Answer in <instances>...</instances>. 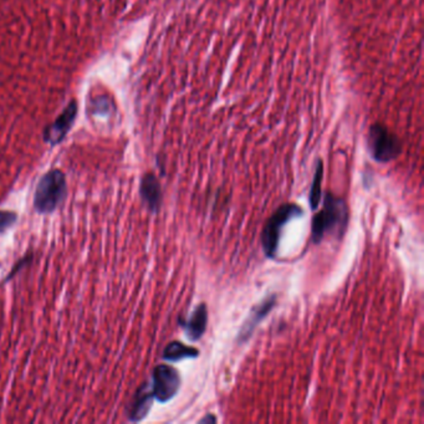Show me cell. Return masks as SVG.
Returning a JSON list of instances; mask_svg holds the SVG:
<instances>
[{"label": "cell", "instance_id": "6da1fadb", "mask_svg": "<svg viewBox=\"0 0 424 424\" xmlns=\"http://www.w3.org/2000/svg\"><path fill=\"white\" fill-rule=\"evenodd\" d=\"M349 207L346 201L331 192L326 193L322 210L311 221V238L314 244H320L326 237L341 239L349 224Z\"/></svg>", "mask_w": 424, "mask_h": 424}, {"label": "cell", "instance_id": "7a4b0ae2", "mask_svg": "<svg viewBox=\"0 0 424 424\" xmlns=\"http://www.w3.org/2000/svg\"><path fill=\"white\" fill-rule=\"evenodd\" d=\"M68 194L65 175L60 169L49 171L36 186L34 208L40 214H50L58 210Z\"/></svg>", "mask_w": 424, "mask_h": 424}, {"label": "cell", "instance_id": "3957f363", "mask_svg": "<svg viewBox=\"0 0 424 424\" xmlns=\"http://www.w3.org/2000/svg\"><path fill=\"white\" fill-rule=\"evenodd\" d=\"M304 210L299 204L286 203L280 205L274 214L265 223L262 233V251L267 259H274L278 256L281 233L285 226L292 219L300 218Z\"/></svg>", "mask_w": 424, "mask_h": 424}, {"label": "cell", "instance_id": "277c9868", "mask_svg": "<svg viewBox=\"0 0 424 424\" xmlns=\"http://www.w3.org/2000/svg\"><path fill=\"white\" fill-rule=\"evenodd\" d=\"M371 157L378 163H388L402 153L401 141L384 125H372L367 139Z\"/></svg>", "mask_w": 424, "mask_h": 424}, {"label": "cell", "instance_id": "5b68a950", "mask_svg": "<svg viewBox=\"0 0 424 424\" xmlns=\"http://www.w3.org/2000/svg\"><path fill=\"white\" fill-rule=\"evenodd\" d=\"M180 372L169 365H158L152 373V395L159 403H167L180 392Z\"/></svg>", "mask_w": 424, "mask_h": 424}, {"label": "cell", "instance_id": "8992f818", "mask_svg": "<svg viewBox=\"0 0 424 424\" xmlns=\"http://www.w3.org/2000/svg\"><path fill=\"white\" fill-rule=\"evenodd\" d=\"M278 301V297L276 294H270L269 297L262 299V301L258 302L256 305L253 306L251 311L249 313V316L246 317L243 325L239 330L238 338H237V343L239 345H243V343H248L250 338L254 335L256 327L260 325L262 320L267 317V315L272 313V310L275 308Z\"/></svg>", "mask_w": 424, "mask_h": 424}, {"label": "cell", "instance_id": "52a82bcc", "mask_svg": "<svg viewBox=\"0 0 424 424\" xmlns=\"http://www.w3.org/2000/svg\"><path fill=\"white\" fill-rule=\"evenodd\" d=\"M180 324L184 329L189 341H192V343L199 341L207 331V325H208L207 304H204V302L199 304L197 308L193 310L191 317L188 320H180Z\"/></svg>", "mask_w": 424, "mask_h": 424}, {"label": "cell", "instance_id": "ba28073f", "mask_svg": "<svg viewBox=\"0 0 424 424\" xmlns=\"http://www.w3.org/2000/svg\"><path fill=\"white\" fill-rule=\"evenodd\" d=\"M141 198L152 213H158L162 205V188L157 177L146 173L141 180Z\"/></svg>", "mask_w": 424, "mask_h": 424}, {"label": "cell", "instance_id": "9c48e42d", "mask_svg": "<svg viewBox=\"0 0 424 424\" xmlns=\"http://www.w3.org/2000/svg\"><path fill=\"white\" fill-rule=\"evenodd\" d=\"M76 110L77 107L75 102H71L70 105L63 111V113L56 118V121L47 128L45 132L47 142L50 145H58V142L64 140L65 136L69 132L75 120Z\"/></svg>", "mask_w": 424, "mask_h": 424}, {"label": "cell", "instance_id": "30bf717a", "mask_svg": "<svg viewBox=\"0 0 424 424\" xmlns=\"http://www.w3.org/2000/svg\"><path fill=\"white\" fill-rule=\"evenodd\" d=\"M153 400H155V397L152 395L151 387L147 384L141 386L131 403V408L128 412L129 421L134 423L143 421L147 417L148 412L151 411Z\"/></svg>", "mask_w": 424, "mask_h": 424}, {"label": "cell", "instance_id": "8fae6325", "mask_svg": "<svg viewBox=\"0 0 424 424\" xmlns=\"http://www.w3.org/2000/svg\"><path fill=\"white\" fill-rule=\"evenodd\" d=\"M199 356V350L188 346L180 341H172L169 343L166 349L163 350V360L172 363H177L180 361L188 360V359H197Z\"/></svg>", "mask_w": 424, "mask_h": 424}, {"label": "cell", "instance_id": "7c38bea8", "mask_svg": "<svg viewBox=\"0 0 424 424\" xmlns=\"http://www.w3.org/2000/svg\"><path fill=\"white\" fill-rule=\"evenodd\" d=\"M322 180H324V164L322 161L319 159L316 169H315L314 178L310 188V194H308V203L311 210H317L319 208L321 198H322Z\"/></svg>", "mask_w": 424, "mask_h": 424}, {"label": "cell", "instance_id": "4fadbf2b", "mask_svg": "<svg viewBox=\"0 0 424 424\" xmlns=\"http://www.w3.org/2000/svg\"><path fill=\"white\" fill-rule=\"evenodd\" d=\"M18 219V215L14 212L0 210V233L6 232V229L12 228Z\"/></svg>", "mask_w": 424, "mask_h": 424}, {"label": "cell", "instance_id": "5bb4252c", "mask_svg": "<svg viewBox=\"0 0 424 424\" xmlns=\"http://www.w3.org/2000/svg\"><path fill=\"white\" fill-rule=\"evenodd\" d=\"M218 422V419L215 417L214 414H207L205 417H203L202 419H199V423L201 424H214Z\"/></svg>", "mask_w": 424, "mask_h": 424}, {"label": "cell", "instance_id": "9a60e30c", "mask_svg": "<svg viewBox=\"0 0 424 424\" xmlns=\"http://www.w3.org/2000/svg\"><path fill=\"white\" fill-rule=\"evenodd\" d=\"M29 260H30V256H25V258H24L23 260H20V262H19L18 264H17V265H18V267H15V269H14V270H13V272H10V273H9V276H8V278H6V280L12 279L13 276H14V275H15V274H17V272H18L19 269H20V265H23V264H26V262H29Z\"/></svg>", "mask_w": 424, "mask_h": 424}]
</instances>
